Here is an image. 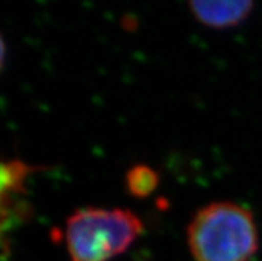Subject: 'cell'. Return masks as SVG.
<instances>
[{
	"instance_id": "1",
	"label": "cell",
	"mask_w": 262,
	"mask_h": 261,
	"mask_svg": "<svg viewBox=\"0 0 262 261\" xmlns=\"http://www.w3.org/2000/svg\"><path fill=\"white\" fill-rule=\"evenodd\" d=\"M186 233L196 261H250L258 249L253 213L230 202L212 203L199 209Z\"/></svg>"
},
{
	"instance_id": "2",
	"label": "cell",
	"mask_w": 262,
	"mask_h": 261,
	"mask_svg": "<svg viewBox=\"0 0 262 261\" xmlns=\"http://www.w3.org/2000/svg\"><path fill=\"white\" fill-rule=\"evenodd\" d=\"M143 222L125 208H81L66 222V245L71 261H111L143 233Z\"/></svg>"
},
{
	"instance_id": "3",
	"label": "cell",
	"mask_w": 262,
	"mask_h": 261,
	"mask_svg": "<svg viewBox=\"0 0 262 261\" xmlns=\"http://www.w3.org/2000/svg\"><path fill=\"white\" fill-rule=\"evenodd\" d=\"M194 19L214 30H226L241 24L253 11V2H200L193 0L188 4Z\"/></svg>"
},
{
	"instance_id": "4",
	"label": "cell",
	"mask_w": 262,
	"mask_h": 261,
	"mask_svg": "<svg viewBox=\"0 0 262 261\" xmlns=\"http://www.w3.org/2000/svg\"><path fill=\"white\" fill-rule=\"evenodd\" d=\"M159 173L149 166L137 164L128 171L125 176L126 189L135 197H148L159 187Z\"/></svg>"
},
{
	"instance_id": "5",
	"label": "cell",
	"mask_w": 262,
	"mask_h": 261,
	"mask_svg": "<svg viewBox=\"0 0 262 261\" xmlns=\"http://www.w3.org/2000/svg\"><path fill=\"white\" fill-rule=\"evenodd\" d=\"M4 57H6V44H4V40L0 35V71L4 66Z\"/></svg>"
}]
</instances>
